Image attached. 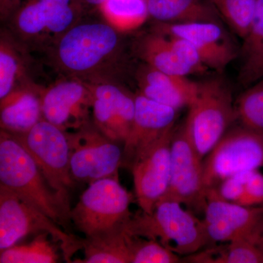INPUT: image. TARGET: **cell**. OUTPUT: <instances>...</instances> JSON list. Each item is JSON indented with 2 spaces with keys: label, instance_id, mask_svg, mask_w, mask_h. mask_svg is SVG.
I'll list each match as a JSON object with an SVG mask.
<instances>
[{
  "label": "cell",
  "instance_id": "cell-1",
  "mask_svg": "<svg viewBox=\"0 0 263 263\" xmlns=\"http://www.w3.org/2000/svg\"><path fill=\"white\" fill-rule=\"evenodd\" d=\"M85 15L45 52L52 67L65 77L85 82L115 81L126 65L124 33L101 16Z\"/></svg>",
  "mask_w": 263,
  "mask_h": 263
},
{
  "label": "cell",
  "instance_id": "cell-2",
  "mask_svg": "<svg viewBox=\"0 0 263 263\" xmlns=\"http://www.w3.org/2000/svg\"><path fill=\"white\" fill-rule=\"evenodd\" d=\"M0 185L37 208L66 231L68 230L72 222L70 205L51 188L17 138L3 129L0 132Z\"/></svg>",
  "mask_w": 263,
  "mask_h": 263
},
{
  "label": "cell",
  "instance_id": "cell-3",
  "mask_svg": "<svg viewBox=\"0 0 263 263\" xmlns=\"http://www.w3.org/2000/svg\"><path fill=\"white\" fill-rule=\"evenodd\" d=\"M172 199H162L153 212L133 216L126 226L128 234L160 242L180 256L196 253L210 243L202 219Z\"/></svg>",
  "mask_w": 263,
  "mask_h": 263
},
{
  "label": "cell",
  "instance_id": "cell-4",
  "mask_svg": "<svg viewBox=\"0 0 263 263\" xmlns=\"http://www.w3.org/2000/svg\"><path fill=\"white\" fill-rule=\"evenodd\" d=\"M86 15L81 0H24L6 27L31 51L45 53Z\"/></svg>",
  "mask_w": 263,
  "mask_h": 263
},
{
  "label": "cell",
  "instance_id": "cell-5",
  "mask_svg": "<svg viewBox=\"0 0 263 263\" xmlns=\"http://www.w3.org/2000/svg\"><path fill=\"white\" fill-rule=\"evenodd\" d=\"M200 83L198 95L189 107L186 131L202 159L237 122L235 102L224 79L212 78Z\"/></svg>",
  "mask_w": 263,
  "mask_h": 263
},
{
  "label": "cell",
  "instance_id": "cell-6",
  "mask_svg": "<svg viewBox=\"0 0 263 263\" xmlns=\"http://www.w3.org/2000/svg\"><path fill=\"white\" fill-rule=\"evenodd\" d=\"M132 198L119 179L98 180L89 183L71 209V221L86 238L125 229L133 217L129 210Z\"/></svg>",
  "mask_w": 263,
  "mask_h": 263
},
{
  "label": "cell",
  "instance_id": "cell-7",
  "mask_svg": "<svg viewBox=\"0 0 263 263\" xmlns=\"http://www.w3.org/2000/svg\"><path fill=\"white\" fill-rule=\"evenodd\" d=\"M43 232L60 242L67 262H72L73 254L83 249V238L62 230L44 213L0 185V251L17 245L27 235Z\"/></svg>",
  "mask_w": 263,
  "mask_h": 263
},
{
  "label": "cell",
  "instance_id": "cell-8",
  "mask_svg": "<svg viewBox=\"0 0 263 263\" xmlns=\"http://www.w3.org/2000/svg\"><path fill=\"white\" fill-rule=\"evenodd\" d=\"M263 167V132L232 127L203 159L206 192L227 178Z\"/></svg>",
  "mask_w": 263,
  "mask_h": 263
},
{
  "label": "cell",
  "instance_id": "cell-9",
  "mask_svg": "<svg viewBox=\"0 0 263 263\" xmlns=\"http://www.w3.org/2000/svg\"><path fill=\"white\" fill-rule=\"evenodd\" d=\"M32 156L50 186L70 205V146L66 132L42 119L27 133L13 135Z\"/></svg>",
  "mask_w": 263,
  "mask_h": 263
},
{
  "label": "cell",
  "instance_id": "cell-10",
  "mask_svg": "<svg viewBox=\"0 0 263 263\" xmlns=\"http://www.w3.org/2000/svg\"><path fill=\"white\" fill-rule=\"evenodd\" d=\"M70 146V175L75 182L91 183L98 180L119 179L123 149L95 124L66 132Z\"/></svg>",
  "mask_w": 263,
  "mask_h": 263
},
{
  "label": "cell",
  "instance_id": "cell-11",
  "mask_svg": "<svg viewBox=\"0 0 263 263\" xmlns=\"http://www.w3.org/2000/svg\"><path fill=\"white\" fill-rule=\"evenodd\" d=\"M163 197L181 202L193 213H203L206 205L203 159L190 140L184 122L176 126L173 135L171 179Z\"/></svg>",
  "mask_w": 263,
  "mask_h": 263
},
{
  "label": "cell",
  "instance_id": "cell-12",
  "mask_svg": "<svg viewBox=\"0 0 263 263\" xmlns=\"http://www.w3.org/2000/svg\"><path fill=\"white\" fill-rule=\"evenodd\" d=\"M43 119L65 132L92 124V94L87 82L65 77L43 86Z\"/></svg>",
  "mask_w": 263,
  "mask_h": 263
},
{
  "label": "cell",
  "instance_id": "cell-13",
  "mask_svg": "<svg viewBox=\"0 0 263 263\" xmlns=\"http://www.w3.org/2000/svg\"><path fill=\"white\" fill-rule=\"evenodd\" d=\"M175 128L169 129L135 157L130 167L137 202L142 212L152 213L168 189L171 172V141Z\"/></svg>",
  "mask_w": 263,
  "mask_h": 263
},
{
  "label": "cell",
  "instance_id": "cell-14",
  "mask_svg": "<svg viewBox=\"0 0 263 263\" xmlns=\"http://www.w3.org/2000/svg\"><path fill=\"white\" fill-rule=\"evenodd\" d=\"M151 29L166 37H181L190 41L201 55L208 68L219 74L222 73L232 62L240 57V47H238L223 23L153 22Z\"/></svg>",
  "mask_w": 263,
  "mask_h": 263
},
{
  "label": "cell",
  "instance_id": "cell-15",
  "mask_svg": "<svg viewBox=\"0 0 263 263\" xmlns=\"http://www.w3.org/2000/svg\"><path fill=\"white\" fill-rule=\"evenodd\" d=\"M88 84L92 94L93 124L109 139L124 145L134 122L136 94L114 81Z\"/></svg>",
  "mask_w": 263,
  "mask_h": 263
},
{
  "label": "cell",
  "instance_id": "cell-16",
  "mask_svg": "<svg viewBox=\"0 0 263 263\" xmlns=\"http://www.w3.org/2000/svg\"><path fill=\"white\" fill-rule=\"evenodd\" d=\"M202 219L211 243H226L252 239L257 242L263 233V205L245 206L207 199Z\"/></svg>",
  "mask_w": 263,
  "mask_h": 263
},
{
  "label": "cell",
  "instance_id": "cell-17",
  "mask_svg": "<svg viewBox=\"0 0 263 263\" xmlns=\"http://www.w3.org/2000/svg\"><path fill=\"white\" fill-rule=\"evenodd\" d=\"M179 110L136 93V113L123 148L122 166L130 167L138 154L176 126Z\"/></svg>",
  "mask_w": 263,
  "mask_h": 263
},
{
  "label": "cell",
  "instance_id": "cell-18",
  "mask_svg": "<svg viewBox=\"0 0 263 263\" xmlns=\"http://www.w3.org/2000/svg\"><path fill=\"white\" fill-rule=\"evenodd\" d=\"M138 91L146 98L180 110L193 104L200 83L186 76L166 73L142 62L135 72Z\"/></svg>",
  "mask_w": 263,
  "mask_h": 263
},
{
  "label": "cell",
  "instance_id": "cell-19",
  "mask_svg": "<svg viewBox=\"0 0 263 263\" xmlns=\"http://www.w3.org/2000/svg\"><path fill=\"white\" fill-rule=\"evenodd\" d=\"M43 86L33 82L13 90L0 100V127L13 135L27 133L43 119Z\"/></svg>",
  "mask_w": 263,
  "mask_h": 263
},
{
  "label": "cell",
  "instance_id": "cell-20",
  "mask_svg": "<svg viewBox=\"0 0 263 263\" xmlns=\"http://www.w3.org/2000/svg\"><path fill=\"white\" fill-rule=\"evenodd\" d=\"M32 51L5 27L0 33V100L34 82L30 77Z\"/></svg>",
  "mask_w": 263,
  "mask_h": 263
},
{
  "label": "cell",
  "instance_id": "cell-21",
  "mask_svg": "<svg viewBox=\"0 0 263 263\" xmlns=\"http://www.w3.org/2000/svg\"><path fill=\"white\" fill-rule=\"evenodd\" d=\"M131 50L142 62L162 72L186 77L195 75L180 60L169 38L152 29L137 36Z\"/></svg>",
  "mask_w": 263,
  "mask_h": 263
},
{
  "label": "cell",
  "instance_id": "cell-22",
  "mask_svg": "<svg viewBox=\"0 0 263 263\" xmlns=\"http://www.w3.org/2000/svg\"><path fill=\"white\" fill-rule=\"evenodd\" d=\"M148 5L149 18L157 23L224 22L210 0H148Z\"/></svg>",
  "mask_w": 263,
  "mask_h": 263
},
{
  "label": "cell",
  "instance_id": "cell-23",
  "mask_svg": "<svg viewBox=\"0 0 263 263\" xmlns=\"http://www.w3.org/2000/svg\"><path fill=\"white\" fill-rule=\"evenodd\" d=\"M129 238L125 229L95 238H85L84 258L73 262L130 263Z\"/></svg>",
  "mask_w": 263,
  "mask_h": 263
},
{
  "label": "cell",
  "instance_id": "cell-24",
  "mask_svg": "<svg viewBox=\"0 0 263 263\" xmlns=\"http://www.w3.org/2000/svg\"><path fill=\"white\" fill-rule=\"evenodd\" d=\"M183 260L201 263H263V253L256 240L243 238L199 251L186 256Z\"/></svg>",
  "mask_w": 263,
  "mask_h": 263
},
{
  "label": "cell",
  "instance_id": "cell-25",
  "mask_svg": "<svg viewBox=\"0 0 263 263\" xmlns=\"http://www.w3.org/2000/svg\"><path fill=\"white\" fill-rule=\"evenodd\" d=\"M99 13L124 34L140 28L149 19L148 0H105Z\"/></svg>",
  "mask_w": 263,
  "mask_h": 263
},
{
  "label": "cell",
  "instance_id": "cell-26",
  "mask_svg": "<svg viewBox=\"0 0 263 263\" xmlns=\"http://www.w3.org/2000/svg\"><path fill=\"white\" fill-rule=\"evenodd\" d=\"M49 237L52 238L49 233L43 232L38 233L37 236L27 245H15L2 251L0 263L58 262L59 254L57 248L49 240Z\"/></svg>",
  "mask_w": 263,
  "mask_h": 263
},
{
  "label": "cell",
  "instance_id": "cell-27",
  "mask_svg": "<svg viewBox=\"0 0 263 263\" xmlns=\"http://www.w3.org/2000/svg\"><path fill=\"white\" fill-rule=\"evenodd\" d=\"M237 122L263 132V79L246 88L235 102Z\"/></svg>",
  "mask_w": 263,
  "mask_h": 263
},
{
  "label": "cell",
  "instance_id": "cell-28",
  "mask_svg": "<svg viewBox=\"0 0 263 263\" xmlns=\"http://www.w3.org/2000/svg\"><path fill=\"white\" fill-rule=\"evenodd\" d=\"M223 22L240 39L249 32L257 0H210Z\"/></svg>",
  "mask_w": 263,
  "mask_h": 263
},
{
  "label": "cell",
  "instance_id": "cell-29",
  "mask_svg": "<svg viewBox=\"0 0 263 263\" xmlns=\"http://www.w3.org/2000/svg\"><path fill=\"white\" fill-rule=\"evenodd\" d=\"M129 245L130 249V263L182 262L179 254L166 248L160 242L155 240L129 235Z\"/></svg>",
  "mask_w": 263,
  "mask_h": 263
},
{
  "label": "cell",
  "instance_id": "cell-30",
  "mask_svg": "<svg viewBox=\"0 0 263 263\" xmlns=\"http://www.w3.org/2000/svg\"><path fill=\"white\" fill-rule=\"evenodd\" d=\"M242 41L243 43L240 46V57L243 61L263 45V0L256 1L249 32Z\"/></svg>",
  "mask_w": 263,
  "mask_h": 263
},
{
  "label": "cell",
  "instance_id": "cell-31",
  "mask_svg": "<svg viewBox=\"0 0 263 263\" xmlns=\"http://www.w3.org/2000/svg\"><path fill=\"white\" fill-rule=\"evenodd\" d=\"M180 60L195 72V75H201L209 70L204 63L201 55L190 41L181 37H167Z\"/></svg>",
  "mask_w": 263,
  "mask_h": 263
},
{
  "label": "cell",
  "instance_id": "cell-32",
  "mask_svg": "<svg viewBox=\"0 0 263 263\" xmlns=\"http://www.w3.org/2000/svg\"><path fill=\"white\" fill-rule=\"evenodd\" d=\"M263 79V45L253 54L242 61L238 83L247 88Z\"/></svg>",
  "mask_w": 263,
  "mask_h": 263
},
{
  "label": "cell",
  "instance_id": "cell-33",
  "mask_svg": "<svg viewBox=\"0 0 263 263\" xmlns=\"http://www.w3.org/2000/svg\"><path fill=\"white\" fill-rule=\"evenodd\" d=\"M238 205L245 206L263 205V174L259 170L249 173L245 183V194Z\"/></svg>",
  "mask_w": 263,
  "mask_h": 263
},
{
  "label": "cell",
  "instance_id": "cell-34",
  "mask_svg": "<svg viewBox=\"0 0 263 263\" xmlns=\"http://www.w3.org/2000/svg\"><path fill=\"white\" fill-rule=\"evenodd\" d=\"M24 1V0H0V18L2 22L6 24Z\"/></svg>",
  "mask_w": 263,
  "mask_h": 263
},
{
  "label": "cell",
  "instance_id": "cell-35",
  "mask_svg": "<svg viewBox=\"0 0 263 263\" xmlns=\"http://www.w3.org/2000/svg\"><path fill=\"white\" fill-rule=\"evenodd\" d=\"M105 1V0H81V3L86 14L89 15L99 13Z\"/></svg>",
  "mask_w": 263,
  "mask_h": 263
},
{
  "label": "cell",
  "instance_id": "cell-36",
  "mask_svg": "<svg viewBox=\"0 0 263 263\" xmlns=\"http://www.w3.org/2000/svg\"><path fill=\"white\" fill-rule=\"evenodd\" d=\"M257 245L258 246L259 248L260 249V250L262 251L263 253V233L261 235V236L259 237L258 240H257Z\"/></svg>",
  "mask_w": 263,
  "mask_h": 263
}]
</instances>
